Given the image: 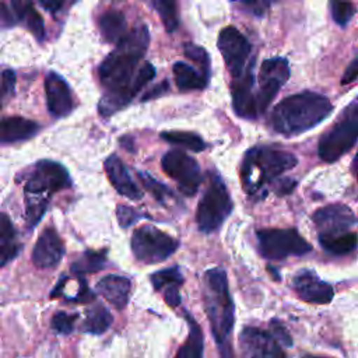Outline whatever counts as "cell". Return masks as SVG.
Wrapping results in <instances>:
<instances>
[{
    "mask_svg": "<svg viewBox=\"0 0 358 358\" xmlns=\"http://www.w3.org/2000/svg\"><path fill=\"white\" fill-rule=\"evenodd\" d=\"M333 110L331 102L322 94L303 91L278 102L271 113L273 129L284 136H296L313 129Z\"/></svg>",
    "mask_w": 358,
    "mask_h": 358,
    "instance_id": "6da1fadb",
    "label": "cell"
},
{
    "mask_svg": "<svg viewBox=\"0 0 358 358\" xmlns=\"http://www.w3.org/2000/svg\"><path fill=\"white\" fill-rule=\"evenodd\" d=\"M150 43L145 25L136 27L127 32L116 49L99 66V80L108 91H120L131 84L134 69L144 56Z\"/></svg>",
    "mask_w": 358,
    "mask_h": 358,
    "instance_id": "7a4b0ae2",
    "label": "cell"
},
{
    "mask_svg": "<svg viewBox=\"0 0 358 358\" xmlns=\"http://www.w3.org/2000/svg\"><path fill=\"white\" fill-rule=\"evenodd\" d=\"M203 298L213 336L220 345L228 343L234 326V302L228 288L227 273L214 267L204 273Z\"/></svg>",
    "mask_w": 358,
    "mask_h": 358,
    "instance_id": "3957f363",
    "label": "cell"
},
{
    "mask_svg": "<svg viewBox=\"0 0 358 358\" xmlns=\"http://www.w3.org/2000/svg\"><path fill=\"white\" fill-rule=\"evenodd\" d=\"M298 159L294 154L274 147H253L242 162L241 178L248 194L257 193L264 185L274 180L282 172L292 169Z\"/></svg>",
    "mask_w": 358,
    "mask_h": 358,
    "instance_id": "277c9868",
    "label": "cell"
},
{
    "mask_svg": "<svg viewBox=\"0 0 358 358\" xmlns=\"http://www.w3.org/2000/svg\"><path fill=\"white\" fill-rule=\"evenodd\" d=\"M358 140V96L340 113L337 122L326 131L317 145L324 162H334L347 154Z\"/></svg>",
    "mask_w": 358,
    "mask_h": 358,
    "instance_id": "5b68a950",
    "label": "cell"
},
{
    "mask_svg": "<svg viewBox=\"0 0 358 358\" xmlns=\"http://www.w3.org/2000/svg\"><path fill=\"white\" fill-rule=\"evenodd\" d=\"M232 211V200L228 189L217 172L208 176L207 189L197 206L196 221L201 232L210 234L217 231Z\"/></svg>",
    "mask_w": 358,
    "mask_h": 358,
    "instance_id": "8992f818",
    "label": "cell"
},
{
    "mask_svg": "<svg viewBox=\"0 0 358 358\" xmlns=\"http://www.w3.org/2000/svg\"><path fill=\"white\" fill-rule=\"evenodd\" d=\"M259 252L263 257L270 260H282L288 256H302L312 250L296 229H260L257 231Z\"/></svg>",
    "mask_w": 358,
    "mask_h": 358,
    "instance_id": "52a82bcc",
    "label": "cell"
},
{
    "mask_svg": "<svg viewBox=\"0 0 358 358\" xmlns=\"http://www.w3.org/2000/svg\"><path fill=\"white\" fill-rule=\"evenodd\" d=\"M179 242L171 235L151 225H143L131 236L134 257L145 264H155L166 260L178 249Z\"/></svg>",
    "mask_w": 358,
    "mask_h": 358,
    "instance_id": "ba28073f",
    "label": "cell"
},
{
    "mask_svg": "<svg viewBox=\"0 0 358 358\" xmlns=\"http://www.w3.org/2000/svg\"><path fill=\"white\" fill-rule=\"evenodd\" d=\"M217 46L222 55L227 70L234 80L241 77L253 64V62L249 60L252 45L235 27H225L221 29Z\"/></svg>",
    "mask_w": 358,
    "mask_h": 358,
    "instance_id": "9c48e42d",
    "label": "cell"
},
{
    "mask_svg": "<svg viewBox=\"0 0 358 358\" xmlns=\"http://www.w3.org/2000/svg\"><path fill=\"white\" fill-rule=\"evenodd\" d=\"M161 166L169 178L176 180L182 194L192 197L197 193L201 183V172L194 158L185 151L171 150L162 157Z\"/></svg>",
    "mask_w": 358,
    "mask_h": 358,
    "instance_id": "30bf717a",
    "label": "cell"
},
{
    "mask_svg": "<svg viewBox=\"0 0 358 358\" xmlns=\"http://www.w3.org/2000/svg\"><path fill=\"white\" fill-rule=\"evenodd\" d=\"M289 77V66L288 60L284 57H271L266 59L262 63L260 71H259V90L255 92V101H256V110L257 115L263 113L281 87L285 84V81Z\"/></svg>",
    "mask_w": 358,
    "mask_h": 358,
    "instance_id": "8fae6325",
    "label": "cell"
},
{
    "mask_svg": "<svg viewBox=\"0 0 358 358\" xmlns=\"http://www.w3.org/2000/svg\"><path fill=\"white\" fill-rule=\"evenodd\" d=\"M70 176L67 169L55 161H39L25 183L27 194H52L67 187Z\"/></svg>",
    "mask_w": 358,
    "mask_h": 358,
    "instance_id": "7c38bea8",
    "label": "cell"
},
{
    "mask_svg": "<svg viewBox=\"0 0 358 358\" xmlns=\"http://www.w3.org/2000/svg\"><path fill=\"white\" fill-rule=\"evenodd\" d=\"M155 77V69L150 63H144L136 76L131 80V84L120 91H106L98 105V110L102 116H110L116 113L119 109L124 108L145 84H148Z\"/></svg>",
    "mask_w": 358,
    "mask_h": 358,
    "instance_id": "4fadbf2b",
    "label": "cell"
},
{
    "mask_svg": "<svg viewBox=\"0 0 358 358\" xmlns=\"http://www.w3.org/2000/svg\"><path fill=\"white\" fill-rule=\"evenodd\" d=\"M243 358H288L278 341L257 327H245L239 336Z\"/></svg>",
    "mask_w": 358,
    "mask_h": 358,
    "instance_id": "5bb4252c",
    "label": "cell"
},
{
    "mask_svg": "<svg viewBox=\"0 0 358 358\" xmlns=\"http://www.w3.org/2000/svg\"><path fill=\"white\" fill-rule=\"evenodd\" d=\"M319 235L345 232L355 222V214L345 204H330L315 211L312 217Z\"/></svg>",
    "mask_w": 358,
    "mask_h": 358,
    "instance_id": "9a60e30c",
    "label": "cell"
},
{
    "mask_svg": "<svg viewBox=\"0 0 358 358\" xmlns=\"http://www.w3.org/2000/svg\"><path fill=\"white\" fill-rule=\"evenodd\" d=\"M294 289L299 299L309 303H329L333 299V287L322 281L313 271L302 270L294 277Z\"/></svg>",
    "mask_w": 358,
    "mask_h": 358,
    "instance_id": "2e32d148",
    "label": "cell"
},
{
    "mask_svg": "<svg viewBox=\"0 0 358 358\" xmlns=\"http://www.w3.org/2000/svg\"><path fill=\"white\" fill-rule=\"evenodd\" d=\"M253 64L241 77L232 80V84H231L234 109L239 116L246 119H255L259 116L256 110V101H255V92H253V84H255Z\"/></svg>",
    "mask_w": 358,
    "mask_h": 358,
    "instance_id": "e0dca14e",
    "label": "cell"
},
{
    "mask_svg": "<svg viewBox=\"0 0 358 358\" xmlns=\"http://www.w3.org/2000/svg\"><path fill=\"white\" fill-rule=\"evenodd\" d=\"M64 253L63 241L53 228H46L39 235L34 250L32 262L39 268H52L62 260Z\"/></svg>",
    "mask_w": 358,
    "mask_h": 358,
    "instance_id": "ac0fdd59",
    "label": "cell"
},
{
    "mask_svg": "<svg viewBox=\"0 0 358 358\" xmlns=\"http://www.w3.org/2000/svg\"><path fill=\"white\" fill-rule=\"evenodd\" d=\"M48 110L55 117H63L73 109V98L64 78L57 73H49L45 78Z\"/></svg>",
    "mask_w": 358,
    "mask_h": 358,
    "instance_id": "d6986e66",
    "label": "cell"
},
{
    "mask_svg": "<svg viewBox=\"0 0 358 358\" xmlns=\"http://www.w3.org/2000/svg\"><path fill=\"white\" fill-rule=\"evenodd\" d=\"M105 172L108 175L109 182L116 189L117 193L122 196L130 199V200H140L143 197L141 190L137 187V185L133 182V179L129 175V171L126 169L122 159L116 155H110L106 158L105 164Z\"/></svg>",
    "mask_w": 358,
    "mask_h": 358,
    "instance_id": "ffe728a7",
    "label": "cell"
},
{
    "mask_svg": "<svg viewBox=\"0 0 358 358\" xmlns=\"http://www.w3.org/2000/svg\"><path fill=\"white\" fill-rule=\"evenodd\" d=\"M130 280L122 275H105L96 284V291L116 309H123L127 305L130 295Z\"/></svg>",
    "mask_w": 358,
    "mask_h": 358,
    "instance_id": "44dd1931",
    "label": "cell"
},
{
    "mask_svg": "<svg viewBox=\"0 0 358 358\" xmlns=\"http://www.w3.org/2000/svg\"><path fill=\"white\" fill-rule=\"evenodd\" d=\"M39 126L34 120L14 116L0 119V143H17L28 140L36 134Z\"/></svg>",
    "mask_w": 358,
    "mask_h": 358,
    "instance_id": "7402d4cb",
    "label": "cell"
},
{
    "mask_svg": "<svg viewBox=\"0 0 358 358\" xmlns=\"http://www.w3.org/2000/svg\"><path fill=\"white\" fill-rule=\"evenodd\" d=\"M20 242L17 239L15 228L10 217L0 213V267L11 262L20 252Z\"/></svg>",
    "mask_w": 358,
    "mask_h": 358,
    "instance_id": "603a6c76",
    "label": "cell"
},
{
    "mask_svg": "<svg viewBox=\"0 0 358 358\" xmlns=\"http://www.w3.org/2000/svg\"><path fill=\"white\" fill-rule=\"evenodd\" d=\"M99 31L109 43H117L126 32V18L120 11L109 10L99 17Z\"/></svg>",
    "mask_w": 358,
    "mask_h": 358,
    "instance_id": "cb8c5ba5",
    "label": "cell"
},
{
    "mask_svg": "<svg viewBox=\"0 0 358 358\" xmlns=\"http://www.w3.org/2000/svg\"><path fill=\"white\" fill-rule=\"evenodd\" d=\"M175 83L180 91H193L203 90L208 84V78H206L201 73L194 70L192 66L183 62H176L172 67Z\"/></svg>",
    "mask_w": 358,
    "mask_h": 358,
    "instance_id": "d4e9b609",
    "label": "cell"
},
{
    "mask_svg": "<svg viewBox=\"0 0 358 358\" xmlns=\"http://www.w3.org/2000/svg\"><path fill=\"white\" fill-rule=\"evenodd\" d=\"M322 248L331 255H347L358 245V235L355 232H341L334 235H319Z\"/></svg>",
    "mask_w": 358,
    "mask_h": 358,
    "instance_id": "484cf974",
    "label": "cell"
},
{
    "mask_svg": "<svg viewBox=\"0 0 358 358\" xmlns=\"http://www.w3.org/2000/svg\"><path fill=\"white\" fill-rule=\"evenodd\" d=\"M186 319L189 323V336L178 350L175 358H203V344H204L203 331L199 323L194 322L187 313H186Z\"/></svg>",
    "mask_w": 358,
    "mask_h": 358,
    "instance_id": "4316f807",
    "label": "cell"
},
{
    "mask_svg": "<svg viewBox=\"0 0 358 358\" xmlns=\"http://www.w3.org/2000/svg\"><path fill=\"white\" fill-rule=\"evenodd\" d=\"M112 323V315L102 305H94L85 313L83 330L91 334H101L109 329Z\"/></svg>",
    "mask_w": 358,
    "mask_h": 358,
    "instance_id": "83f0119b",
    "label": "cell"
},
{
    "mask_svg": "<svg viewBox=\"0 0 358 358\" xmlns=\"http://www.w3.org/2000/svg\"><path fill=\"white\" fill-rule=\"evenodd\" d=\"M161 138L196 152L203 151L206 148V143L203 141V138L192 131H164L161 133Z\"/></svg>",
    "mask_w": 358,
    "mask_h": 358,
    "instance_id": "f1b7e54d",
    "label": "cell"
},
{
    "mask_svg": "<svg viewBox=\"0 0 358 358\" xmlns=\"http://www.w3.org/2000/svg\"><path fill=\"white\" fill-rule=\"evenodd\" d=\"M103 264H105V252L88 250L71 264V271L77 275H84L88 273L99 271L103 267Z\"/></svg>",
    "mask_w": 358,
    "mask_h": 358,
    "instance_id": "f546056e",
    "label": "cell"
},
{
    "mask_svg": "<svg viewBox=\"0 0 358 358\" xmlns=\"http://www.w3.org/2000/svg\"><path fill=\"white\" fill-rule=\"evenodd\" d=\"M48 206V200L41 194H27V207H25V220L29 228L35 227L42 218Z\"/></svg>",
    "mask_w": 358,
    "mask_h": 358,
    "instance_id": "4dcf8cb0",
    "label": "cell"
},
{
    "mask_svg": "<svg viewBox=\"0 0 358 358\" xmlns=\"http://www.w3.org/2000/svg\"><path fill=\"white\" fill-rule=\"evenodd\" d=\"M151 284L157 291H161L169 285L180 287L183 284V277L178 267H168L151 274Z\"/></svg>",
    "mask_w": 358,
    "mask_h": 358,
    "instance_id": "1f68e13d",
    "label": "cell"
},
{
    "mask_svg": "<svg viewBox=\"0 0 358 358\" xmlns=\"http://www.w3.org/2000/svg\"><path fill=\"white\" fill-rule=\"evenodd\" d=\"M154 4L166 31L168 32L175 31L178 27L176 0H154Z\"/></svg>",
    "mask_w": 358,
    "mask_h": 358,
    "instance_id": "d6a6232c",
    "label": "cell"
},
{
    "mask_svg": "<svg viewBox=\"0 0 358 358\" xmlns=\"http://www.w3.org/2000/svg\"><path fill=\"white\" fill-rule=\"evenodd\" d=\"M183 53L187 59L197 63L201 69V74L206 78H210V56L208 53L199 45L194 43H185L183 45Z\"/></svg>",
    "mask_w": 358,
    "mask_h": 358,
    "instance_id": "836d02e7",
    "label": "cell"
},
{
    "mask_svg": "<svg viewBox=\"0 0 358 358\" xmlns=\"http://www.w3.org/2000/svg\"><path fill=\"white\" fill-rule=\"evenodd\" d=\"M330 11L334 22L344 27L355 14V6L350 0H331Z\"/></svg>",
    "mask_w": 358,
    "mask_h": 358,
    "instance_id": "e575fe53",
    "label": "cell"
},
{
    "mask_svg": "<svg viewBox=\"0 0 358 358\" xmlns=\"http://www.w3.org/2000/svg\"><path fill=\"white\" fill-rule=\"evenodd\" d=\"M138 178L141 179L144 187L152 193V196L159 201V203H165L166 199L172 197L171 190L164 186L162 183H159L158 180H155L152 176H150L147 172H138Z\"/></svg>",
    "mask_w": 358,
    "mask_h": 358,
    "instance_id": "d590c367",
    "label": "cell"
},
{
    "mask_svg": "<svg viewBox=\"0 0 358 358\" xmlns=\"http://www.w3.org/2000/svg\"><path fill=\"white\" fill-rule=\"evenodd\" d=\"M77 317V315L56 312L52 317V329L60 334H70L74 329V322Z\"/></svg>",
    "mask_w": 358,
    "mask_h": 358,
    "instance_id": "8d00e7d4",
    "label": "cell"
},
{
    "mask_svg": "<svg viewBox=\"0 0 358 358\" xmlns=\"http://www.w3.org/2000/svg\"><path fill=\"white\" fill-rule=\"evenodd\" d=\"M24 22L27 24L28 29L32 32V35L38 39L42 41L45 38V24L42 17L38 14V11L35 8H32L27 17L24 18Z\"/></svg>",
    "mask_w": 358,
    "mask_h": 358,
    "instance_id": "74e56055",
    "label": "cell"
},
{
    "mask_svg": "<svg viewBox=\"0 0 358 358\" xmlns=\"http://www.w3.org/2000/svg\"><path fill=\"white\" fill-rule=\"evenodd\" d=\"M270 334L278 341V344H282L284 347H291L292 345V338H291L288 330L277 319H273L270 322Z\"/></svg>",
    "mask_w": 358,
    "mask_h": 358,
    "instance_id": "f35d334b",
    "label": "cell"
},
{
    "mask_svg": "<svg viewBox=\"0 0 358 358\" xmlns=\"http://www.w3.org/2000/svg\"><path fill=\"white\" fill-rule=\"evenodd\" d=\"M15 84V73L13 70H4L0 77V109L8 94H13Z\"/></svg>",
    "mask_w": 358,
    "mask_h": 358,
    "instance_id": "ab89813d",
    "label": "cell"
},
{
    "mask_svg": "<svg viewBox=\"0 0 358 358\" xmlns=\"http://www.w3.org/2000/svg\"><path fill=\"white\" fill-rule=\"evenodd\" d=\"M116 217H117L119 225L123 228L130 227L131 224H134L138 220V214L136 213V210H133L131 207H127V206H117Z\"/></svg>",
    "mask_w": 358,
    "mask_h": 358,
    "instance_id": "60d3db41",
    "label": "cell"
},
{
    "mask_svg": "<svg viewBox=\"0 0 358 358\" xmlns=\"http://www.w3.org/2000/svg\"><path fill=\"white\" fill-rule=\"evenodd\" d=\"M11 7L18 20H24L27 14L34 8L32 0H11Z\"/></svg>",
    "mask_w": 358,
    "mask_h": 358,
    "instance_id": "b9f144b4",
    "label": "cell"
},
{
    "mask_svg": "<svg viewBox=\"0 0 358 358\" xmlns=\"http://www.w3.org/2000/svg\"><path fill=\"white\" fill-rule=\"evenodd\" d=\"M357 78H358V53L355 55V57L351 60V63H350L348 67L345 69V71H344V74H343L340 83H341L343 85H347V84L355 81Z\"/></svg>",
    "mask_w": 358,
    "mask_h": 358,
    "instance_id": "7bdbcfd3",
    "label": "cell"
},
{
    "mask_svg": "<svg viewBox=\"0 0 358 358\" xmlns=\"http://www.w3.org/2000/svg\"><path fill=\"white\" fill-rule=\"evenodd\" d=\"M95 299V294L88 288V285L85 284V281L81 278L80 280V289L78 294L76 296H73L70 301L73 302H78V303H84V302H91Z\"/></svg>",
    "mask_w": 358,
    "mask_h": 358,
    "instance_id": "ee69618b",
    "label": "cell"
},
{
    "mask_svg": "<svg viewBox=\"0 0 358 358\" xmlns=\"http://www.w3.org/2000/svg\"><path fill=\"white\" fill-rule=\"evenodd\" d=\"M164 299L171 308H176L180 303V294H179V287L176 285H169L164 288Z\"/></svg>",
    "mask_w": 358,
    "mask_h": 358,
    "instance_id": "f6af8a7d",
    "label": "cell"
},
{
    "mask_svg": "<svg viewBox=\"0 0 358 358\" xmlns=\"http://www.w3.org/2000/svg\"><path fill=\"white\" fill-rule=\"evenodd\" d=\"M168 90H169L168 81L159 83V84H157L155 87H152L150 91H147V92L144 94V96L141 98V101H148V99H152V98L161 96V95H164V94H165Z\"/></svg>",
    "mask_w": 358,
    "mask_h": 358,
    "instance_id": "bcb514c9",
    "label": "cell"
},
{
    "mask_svg": "<svg viewBox=\"0 0 358 358\" xmlns=\"http://www.w3.org/2000/svg\"><path fill=\"white\" fill-rule=\"evenodd\" d=\"M13 24L14 18L11 15V11L3 1H0V27H10Z\"/></svg>",
    "mask_w": 358,
    "mask_h": 358,
    "instance_id": "7dc6e473",
    "label": "cell"
},
{
    "mask_svg": "<svg viewBox=\"0 0 358 358\" xmlns=\"http://www.w3.org/2000/svg\"><path fill=\"white\" fill-rule=\"evenodd\" d=\"M64 1H66V0H38V3H39L46 11H50V13L57 11V10L63 6Z\"/></svg>",
    "mask_w": 358,
    "mask_h": 358,
    "instance_id": "c3c4849f",
    "label": "cell"
},
{
    "mask_svg": "<svg viewBox=\"0 0 358 358\" xmlns=\"http://www.w3.org/2000/svg\"><path fill=\"white\" fill-rule=\"evenodd\" d=\"M295 185H296V182H294V180H291V179H284V180H281L280 183H278V186H277V193L278 194H288L289 192H292V189L295 187Z\"/></svg>",
    "mask_w": 358,
    "mask_h": 358,
    "instance_id": "681fc988",
    "label": "cell"
},
{
    "mask_svg": "<svg viewBox=\"0 0 358 358\" xmlns=\"http://www.w3.org/2000/svg\"><path fill=\"white\" fill-rule=\"evenodd\" d=\"M231 1H235V3H241V4H246L249 7H262V4L264 6L266 4V0H231Z\"/></svg>",
    "mask_w": 358,
    "mask_h": 358,
    "instance_id": "f907efd6",
    "label": "cell"
},
{
    "mask_svg": "<svg viewBox=\"0 0 358 358\" xmlns=\"http://www.w3.org/2000/svg\"><path fill=\"white\" fill-rule=\"evenodd\" d=\"M354 172H355V176L358 179V152L355 155V159H354Z\"/></svg>",
    "mask_w": 358,
    "mask_h": 358,
    "instance_id": "816d5d0a",
    "label": "cell"
},
{
    "mask_svg": "<svg viewBox=\"0 0 358 358\" xmlns=\"http://www.w3.org/2000/svg\"><path fill=\"white\" fill-rule=\"evenodd\" d=\"M302 358H327V357H316V355H305Z\"/></svg>",
    "mask_w": 358,
    "mask_h": 358,
    "instance_id": "f5cc1de1",
    "label": "cell"
}]
</instances>
